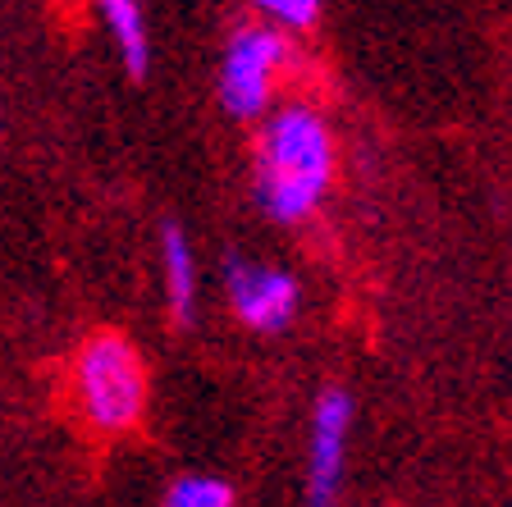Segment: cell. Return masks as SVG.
<instances>
[{"mask_svg": "<svg viewBox=\"0 0 512 507\" xmlns=\"http://www.w3.org/2000/svg\"><path fill=\"white\" fill-rule=\"evenodd\" d=\"M334 174L330 128L320 124L316 110L288 106L270 115L266 133L256 142V201L270 220L298 224L316 211Z\"/></svg>", "mask_w": 512, "mask_h": 507, "instance_id": "6da1fadb", "label": "cell"}, {"mask_svg": "<svg viewBox=\"0 0 512 507\" xmlns=\"http://www.w3.org/2000/svg\"><path fill=\"white\" fill-rule=\"evenodd\" d=\"M160 247H165V288H170L174 316L192 320V307H197V261H192V247L179 224L160 229Z\"/></svg>", "mask_w": 512, "mask_h": 507, "instance_id": "52a82bcc", "label": "cell"}, {"mask_svg": "<svg viewBox=\"0 0 512 507\" xmlns=\"http://www.w3.org/2000/svg\"><path fill=\"white\" fill-rule=\"evenodd\" d=\"M165 507H234V489L215 476H183L165 494Z\"/></svg>", "mask_w": 512, "mask_h": 507, "instance_id": "ba28073f", "label": "cell"}, {"mask_svg": "<svg viewBox=\"0 0 512 507\" xmlns=\"http://www.w3.org/2000/svg\"><path fill=\"white\" fill-rule=\"evenodd\" d=\"M74 407L96 434H128L147 412V370L124 334H92L74 357Z\"/></svg>", "mask_w": 512, "mask_h": 507, "instance_id": "7a4b0ae2", "label": "cell"}, {"mask_svg": "<svg viewBox=\"0 0 512 507\" xmlns=\"http://www.w3.org/2000/svg\"><path fill=\"white\" fill-rule=\"evenodd\" d=\"M224 284H229V302L252 329H284L298 311V279L270 265H252L243 256H229L224 265Z\"/></svg>", "mask_w": 512, "mask_h": 507, "instance_id": "5b68a950", "label": "cell"}, {"mask_svg": "<svg viewBox=\"0 0 512 507\" xmlns=\"http://www.w3.org/2000/svg\"><path fill=\"white\" fill-rule=\"evenodd\" d=\"M288 60V42L275 28H243L229 42L220 64V96L234 119H256L270 101L279 64Z\"/></svg>", "mask_w": 512, "mask_h": 507, "instance_id": "3957f363", "label": "cell"}, {"mask_svg": "<svg viewBox=\"0 0 512 507\" xmlns=\"http://www.w3.org/2000/svg\"><path fill=\"white\" fill-rule=\"evenodd\" d=\"M270 19L288 23V28H311L320 14V0H256Z\"/></svg>", "mask_w": 512, "mask_h": 507, "instance_id": "9c48e42d", "label": "cell"}, {"mask_svg": "<svg viewBox=\"0 0 512 507\" xmlns=\"http://www.w3.org/2000/svg\"><path fill=\"white\" fill-rule=\"evenodd\" d=\"M352 398L343 389H325L311 416V453H307V507H334L348 466Z\"/></svg>", "mask_w": 512, "mask_h": 507, "instance_id": "277c9868", "label": "cell"}, {"mask_svg": "<svg viewBox=\"0 0 512 507\" xmlns=\"http://www.w3.org/2000/svg\"><path fill=\"white\" fill-rule=\"evenodd\" d=\"M96 10L106 19L110 37H115L119 60L128 64V74L142 78L147 74V60H151V46H147V23H142L138 0H96Z\"/></svg>", "mask_w": 512, "mask_h": 507, "instance_id": "8992f818", "label": "cell"}]
</instances>
